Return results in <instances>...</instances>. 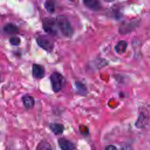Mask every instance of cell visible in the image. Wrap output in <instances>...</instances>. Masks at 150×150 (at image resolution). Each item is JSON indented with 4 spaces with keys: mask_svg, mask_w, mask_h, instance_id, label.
<instances>
[{
    "mask_svg": "<svg viewBox=\"0 0 150 150\" xmlns=\"http://www.w3.org/2000/svg\"><path fill=\"white\" fill-rule=\"evenodd\" d=\"M127 48V42L125 40L119 41L114 46V49L117 53L121 54L126 51Z\"/></svg>",
    "mask_w": 150,
    "mask_h": 150,
    "instance_id": "cell-13",
    "label": "cell"
},
{
    "mask_svg": "<svg viewBox=\"0 0 150 150\" xmlns=\"http://www.w3.org/2000/svg\"><path fill=\"white\" fill-rule=\"evenodd\" d=\"M59 145L62 150H74L75 145L73 142L70 140L64 138H60L58 140Z\"/></svg>",
    "mask_w": 150,
    "mask_h": 150,
    "instance_id": "cell-5",
    "label": "cell"
},
{
    "mask_svg": "<svg viewBox=\"0 0 150 150\" xmlns=\"http://www.w3.org/2000/svg\"><path fill=\"white\" fill-rule=\"evenodd\" d=\"M45 9L49 13H53L55 11V3L52 1H46L44 4Z\"/></svg>",
    "mask_w": 150,
    "mask_h": 150,
    "instance_id": "cell-16",
    "label": "cell"
},
{
    "mask_svg": "<svg viewBox=\"0 0 150 150\" xmlns=\"http://www.w3.org/2000/svg\"><path fill=\"white\" fill-rule=\"evenodd\" d=\"M9 43L13 46H19L21 43V39L16 36H11L9 39Z\"/></svg>",
    "mask_w": 150,
    "mask_h": 150,
    "instance_id": "cell-17",
    "label": "cell"
},
{
    "mask_svg": "<svg viewBox=\"0 0 150 150\" xmlns=\"http://www.w3.org/2000/svg\"><path fill=\"white\" fill-rule=\"evenodd\" d=\"M136 24H137L136 22H134L125 23L121 26L119 29V32H120V33H122V34L128 33L135 28Z\"/></svg>",
    "mask_w": 150,
    "mask_h": 150,
    "instance_id": "cell-10",
    "label": "cell"
},
{
    "mask_svg": "<svg viewBox=\"0 0 150 150\" xmlns=\"http://www.w3.org/2000/svg\"><path fill=\"white\" fill-rule=\"evenodd\" d=\"M38 45L47 52H52L54 45L53 42L45 36H40L36 38Z\"/></svg>",
    "mask_w": 150,
    "mask_h": 150,
    "instance_id": "cell-4",
    "label": "cell"
},
{
    "mask_svg": "<svg viewBox=\"0 0 150 150\" xmlns=\"http://www.w3.org/2000/svg\"><path fill=\"white\" fill-rule=\"evenodd\" d=\"M50 128L52 132L55 135H60L63 133L64 127V125L60 123H52L50 124Z\"/></svg>",
    "mask_w": 150,
    "mask_h": 150,
    "instance_id": "cell-12",
    "label": "cell"
},
{
    "mask_svg": "<svg viewBox=\"0 0 150 150\" xmlns=\"http://www.w3.org/2000/svg\"><path fill=\"white\" fill-rule=\"evenodd\" d=\"M3 30L7 34L14 35L18 33L19 29L16 25L12 23H8L4 26Z\"/></svg>",
    "mask_w": 150,
    "mask_h": 150,
    "instance_id": "cell-11",
    "label": "cell"
},
{
    "mask_svg": "<svg viewBox=\"0 0 150 150\" xmlns=\"http://www.w3.org/2000/svg\"><path fill=\"white\" fill-rule=\"evenodd\" d=\"M59 30L65 37L70 38L74 34V29L69 19L63 15H59L56 18Z\"/></svg>",
    "mask_w": 150,
    "mask_h": 150,
    "instance_id": "cell-1",
    "label": "cell"
},
{
    "mask_svg": "<svg viewBox=\"0 0 150 150\" xmlns=\"http://www.w3.org/2000/svg\"><path fill=\"white\" fill-rule=\"evenodd\" d=\"M22 100L24 107L27 109L32 108L35 105L34 98L29 94L24 95L22 98Z\"/></svg>",
    "mask_w": 150,
    "mask_h": 150,
    "instance_id": "cell-9",
    "label": "cell"
},
{
    "mask_svg": "<svg viewBox=\"0 0 150 150\" xmlns=\"http://www.w3.org/2000/svg\"><path fill=\"white\" fill-rule=\"evenodd\" d=\"M149 117L144 112H141L139 114L138 118L135 122V127L138 128H142L145 127L148 123Z\"/></svg>",
    "mask_w": 150,
    "mask_h": 150,
    "instance_id": "cell-7",
    "label": "cell"
},
{
    "mask_svg": "<svg viewBox=\"0 0 150 150\" xmlns=\"http://www.w3.org/2000/svg\"><path fill=\"white\" fill-rule=\"evenodd\" d=\"M83 3L86 7L94 11H97L100 10V9L101 8V4L100 2L98 1L87 0V1H84Z\"/></svg>",
    "mask_w": 150,
    "mask_h": 150,
    "instance_id": "cell-8",
    "label": "cell"
},
{
    "mask_svg": "<svg viewBox=\"0 0 150 150\" xmlns=\"http://www.w3.org/2000/svg\"><path fill=\"white\" fill-rule=\"evenodd\" d=\"M32 76L35 79H39L45 76V69L40 64H33L32 65Z\"/></svg>",
    "mask_w": 150,
    "mask_h": 150,
    "instance_id": "cell-6",
    "label": "cell"
},
{
    "mask_svg": "<svg viewBox=\"0 0 150 150\" xmlns=\"http://www.w3.org/2000/svg\"><path fill=\"white\" fill-rule=\"evenodd\" d=\"M74 85H75L76 88V91L79 94L84 96L87 93L88 91H87V88L86 85L84 84H83V83H81V81H76L75 82Z\"/></svg>",
    "mask_w": 150,
    "mask_h": 150,
    "instance_id": "cell-14",
    "label": "cell"
},
{
    "mask_svg": "<svg viewBox=\"0 0 150 150\" xmlns=\"http://www.w3.org/2000/svg\"><path fill=\"white\" fill-rule=\"evenodd\" d=\"M104 150H117V148L114 145H107L105 148Z\"/></svg>",
    "mask_w": 150,
    "mask_h": 150,
    "instance_id": "cell-18",
    "label": "cell"
},
{
    "mask_svg": "<svg viewBox=\"0 0 150 150\" xmlns=\"http://www.w3.org/2000/svg\"><path fill=\"white\" fill-rule=\"evenodd\" d=\"M51 86L54 93H58L62 90L65 83L64 76L57 71L52 73L50 77Z\"/></svg>",
    "mask_w": 150,
    "mask_h": 150,
    "instance_id": "cell-2",
    "label": "cell"
},
{
    "mask_svg": "<svg viewBox=\"0 0 150 150\" xmlns=\"http://www.w3.org/2000/svg\"><path fill=\"white\" fill-rule=\"evenodd\" d=\"M42 27L43 30L50 35H56L59 31L56 19L54 18H44L42 21Z\"/></svg>",
    "mask_w": 150,
    "mask_h": 150,
    "instance_id": "cell-3",
    "label": "cell"
},
{
    "mask_svg": "<svg viewBox=\"0 0 150 150\" xmlns=\"http://www.w3.org/2000/svg\"><path fill=\"white\" fill-rule=\"evenodd\" d=\"M36 150H52V148L47 141L43 140L38 144Z\"/></svg>",
    "mask_w": 150,
    "mask_h": 150,
    "instance_id": "cell-15",
    "label": "cell"
}]
</instances>
